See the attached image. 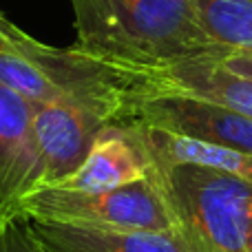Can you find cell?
Instances as JSON below:
<instances>
[{"mask_svg":"<svg viewBox=\"0 0 252 252\" xmlns=\"http://www.w3.org/2000/svg\"><path fill=\"white\" fill-rule=\"evenodd\" d=\"M40 184V157L31 100L0 82V219L16 217Z\"/></svg>","mask_w":252,"mask_h":252,"instance_id":"obj_8","label":"cell"},{"mask_svg":"<svg viewBox=\"0 0 252 252\" xmlns=\"http://www.w3.org/2000/svg\"><path fill=\"white\" fill-rule=\"evenodd\" d=\"M223 56H192L153 66H124L137 102L153 95H190L252 118V80L230 71Z\"/></svg>","mask_w":252,"mask_h":252,"instance_id":"obj_5","label":"cell"},{"mask_svg":"<svg viewBox=\"0 0 252 252\" xmlns=\"http://www.w3.org/2000/svg\"><path fill=\"white\" fill-rule=\"evenodd\" d=\"M47 252H190L175 232L84 228L25 219Z\"/></svg>","mask_w":252,"mask_h":252,"instance_id":"obj_10","label":"cell"},{"mask_svg":"<svg viewBox=\"0 0 252 252\" xmlns=\"http://www.w3.org/2000/svg\"><path fill=\"white\" fill-rule=\"evenodd\" d=\"M75 44L124 66L192 56H230L215 44L192 0H69Z\"/></svg>","mask_w":252,"mask_h":252,"instance_id":"obj_2","label":"cell"},{"mask_svg":"<svg viewBox=\"0 0 252 252\" xmlns=\"http://www.w3.org/2000/svg\"><path fill=\"white\" fill-rule=\"evenodd\" d=\"M221 62L228 66L230 71L244 75V78L252 80V56H239V53H230V56H223Z\"/></svg>","mask_w":252,"mask_h":252,"instance_id":"obj_14","label":"cell"},{"mask_svg":"<svg viewBox=\"0 0 252 252\" xmlns=\"http://www.w3.org/2000/svg\"><path fill=\"white\" fill-rule=\"evenodd\" d=\"M16 217L84 228L175 232L166 201L151 175L111 190L38 188L20 201Z\"/></svg>","mask_w":252,"mask_h":252,"instance_id":"obj_4","label":"cell"},{"mask_svg":"<svg viewBox=\"0 0 252 252\" xmlns=\"http://www.w3.org/2000/svg\"><path fill=\"white\" fill-rule=\"evenodd\" d=\"M133 122L137 124L139 133H142L151 164H197L206 166V168L223 170V173L237 175V177L252 182L250 153L232 151L226 146H217V144L192 139L164 128H155V126L142 124L137 120H133Z\"/></svg>","mask_w":252,"mask_h":252,"instance_id":"obj_11","label":"cell"},{"mask_svg":"<svg viewBox=\"0 0 252 252\" xmlns=\"http://www.w3.org/2000/svg\"><path fill=\"white\" fill-rule=\"evenodd\" d=\"M31 106L40 157L38 188L58 186L82 166L97 133L109 124V120L73 104L31 102Z\"/></svg>","mask_w":252,"mask_h":252,"instance_id":"obj_7","label":"cell"},{"mask_svg":"<svg viewBox=\"0 0 252 252\" xmlns=\"http://www.w3.org/2000/svg\"><path fill=\"white\" fill-rule=\"evenodd\" d=\"M197 18L215 44L252 56V0H192Z\"/></svg>","mask_w":252,"mask_h":252,"instance_id":"obj_12","label":"cell"},{"mask_svg":"<svg viewBox=\"0 0 252 252\" xmlns=\"http://www.w3.org/2000/svg\"><path fill=\"white\" fill-rule=\"evenodd\" d=\"M4 221H7V219H0V228H2V223H4Z\"/></svg>","mask_w":252,"mask_h":252,"instance_id":"obj_16","label":"cell"},{"mask_svg":"<svg viewBox=\"0 0 252 252\" xmlns=\"http://www.w3.org/2000/svg\"><path fill=\"white\" fill-rule=\"evenodd\" d=\"M0 82L31 102L73 104L106 118L128 120L137 100L120 64L73 47H51L0 13Z\"/></svg>","mask_w":252,"mask_h":252,"instance_id":"obj_1","label":"cell"},{"mask_svg":"<svg viewBox=\"0 0 252 252\" xmlns=\"http://www.w3.org/2000/svg\"><path fill=\"white\" fill-rule=\"evenodd\" d=\"M151 175V157L133 120L109 122L97 133L87 159L60 188L111 190Z\"/></svg>","mask_w":252,"mask_h":252,"instance_id":"obj_9","label":"cell"},{"mask_svg":"<svg viewBox=\"0 0 252 252\" xmlns=\"http://www.w3.org/2000/svg\"><path fill=\"white\" fill-rule=\"evenodd\" d=\"M246 252H252V210L248 219V230H246Z\"/></svg>","mask_w":252,"mask_h":252,"instance_id":"obj_15","label":"cell"},{"mask_svg":"<svg viewBox=\"0 0 252 252\" xmlns=\"http://www.w3.org/2000/svg\"><path fill=\"white\" fill-rule=\"evenodd\" d=\"M0 252H47L31 235L22 217H11L0 228Z\"/></svg>","mask_w":252,"mask_h":252,"instance_id":"obj_13","label":"cell"},{"mask_svg":"<svg viewBox=\"0 0 252 252\" xmlns=\"http://www.w3.org/2000/svg\"><path fill=\"white\" fill-rule=\"evenodd\" d=\"M128 120L252 155V118L190 95H153L135 102Z\"/></svg>","mask_w":252,"mask_h":252,"instance_id":"obj_6","label":"cell"},{"mask_svg":"<svg viewBox=\"0 0 252 252\" xmlns=\"http://www.w3.org/2000/svg\"><path fill=\"white\" fill-rule=\"evenodd\" d=\"M151 177L190 252H246L252 182L197 164H151Z\"/></svg>","mask_w":252,"mask_h":252,"instance_id":"obj_3","label":"cell"}]
</instances>
